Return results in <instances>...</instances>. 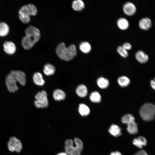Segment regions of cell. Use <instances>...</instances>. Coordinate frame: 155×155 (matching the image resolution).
<instances>
[{
	"instance_id": "obj_33",
	"label": "cell",
	"mask_w": 155,
	"mask_h": 155,
	"mask_svg": "<svg viewBox=\"0 0 155 155\" xmlns=\"http://www.w3.org/2000/svg\"><path fill=\"white\" fill-rule=\"evenodd\" d=\"M150 84L152 88L155 90V82L154 80H151L150 81Z\"/></svg>"
},
{
	"instance_id": "obj_9",
	"label": "cell",
	"mask_w": 155,
	"mask_h": 155,
	"mask_svg": "<svg viewBox=\"0 0 155 155\" xmlns=\"http://www.w3.org/2000/svg\"><path fill=\"white\" fill-rule=\"evenodd\" d=\"M123 11L124 13L129 16L133 15L136 11L135 5L132 3L128 2L125 3L123 7Z\"/></svg>"
},
{
	"instance_id": "obj_25",
	"label": "cell",
	"mask_w": 155,
	"mask_h": 155,
	"mask_svg": "<svg viewBox=\"0 0 155 155\" xmlns=\"http://www.w3.org/2000/svg\"><path fill=\"white\" fill-rule=\"evenodd\" d=\"M90 98L91 101L94 102H99L101 101V98L99 93L97 91H94L90 94Z\"/></svg>"
},
{
	"instance_id": "obj_19",
	"label": "cell",
	"mask_w": 155,
	"mask_h": 155,
	"mask_svg": "<svg viewBox=\"0 0 155 155\" xmlns=\"http://www.w3.org/2000/svg\"><path fill=\"white\" fill-rule=\"evenodd\" d=\"M72 7L73 9L75 11H81L84 8L85 5L82 1L75 0L73 1Z\"/></svg>"
},
{
	"instance_id": "obj_32",
	"label": "cell",
	"mask_w": 155,
	"mask_h": 155,
	"mask_svg": "<svg viewBox=\"0 0 155 155\" xmlns=\"http://www.w3.org/2000/svg\"><path fill=\"white\" fill-rule=\"evenodd\" d=\"M134 155H148L145 151L141 150L137 152Z\"/></svg>"
},
{
	"instance_id": "obj_22",
	"label": "cell",
	"mask_w": 155,
	"mask_h": 155,
	"mask_svg": "<svg viewBox=\"0 0 155 155\" xmlns=\"http://www.w3.org/2000/svg\"><path fill=\"white\" fill-rule=\"evenodd\" d=\"M79 111L82 116H86L89 115L90 109L89 107L84 104H81L79 105Z\"/></svg>"
},
{
	"instance_id": "obj_29",
	"label": "cell",
	"mask_w": 155,
	"mask_h": 155,
	"mask_svg": "<svg viewBox=\"0 0 155 155\" xmlns=\"http://www.w3.org/2000/svg\"><path fill=\"white\" fill-rule=\"evenodd\" d=\"M137 139L143 146H145L147 144V141L146 139L144 137L140 136H139Z\"/></svg>"
},
{
	"instance_id": "obj_8",
	"label": "cell",
	"mask_w": 155,
	"mask_h": 155,
	"mask_svg": "<svg viewBox=\"0 0 155 155\" xmlns=\"http://www.w3.org/2000/svg\"><path fill=\"white\" fill-rule=\"evenodd\" d=\"M9 150L12 152H20L22 150V144L20 140L15 137H10L7 143Z\"/></svg>"
},
{
	"instance_id": "obj_6",
	"label": "cell",
	"mask_w": 155,
	"mask_h": 155,
	"mask_svg": "<svg viewBox=\"0 0 155 155\" xmlns=\"http://www.w3.org/2000/svg\"><path fill=\"white\" fill-rule=\"evenodd\" d=\"M140 114L144 120L149 121L155 119V105L151 103L144 104L140 110Z\"/></svg>"
},
{
	"instance_id": "obj_28",
	"label": "cell",
	"mask_w": 155,
	"mask_h": 155,
	"mask_svg": "<svg viewBox=\"0 0 155 155\" xmlns=\"http://www.w3.org/2000/svg\"><path fill=\"white\" fill-rule=\"evenodd\" d=\"M117 51L118 53L123 57L126 58L128 55L127 51L124 49L121 46H119L118 47Z\"/></svg>"
},
{
	"instance_id": "obj_13",
	"label": "cell",
	"mask_w": 155,
	"mask_h": 155,
	"mask_svg": "<svg viewBox=\"0 0 155 155\" xmlns=\"http://www.w3.org/2000/svg\"><path fill=\"white\" fill-rule=\"evenodd\" d=\"M127 124V130L129 133L135 134L137 133L138 131L137 125L135 120L129 122Z\"/></svg>"
},
{
	"instance_id": "obj_2",
	"label": "cell",
	"mask_w": 155,
	"mask_h": 155,
	"mask_svg": "<svg viewBox=\"0 0 155 155\" xmlns=\"http://www.w3.org/2000/svg\"><path fill=\"white\" fill-rule=\"evenodd\" d=\"M18 82L22 85L26 84L25 75L24 73L20 71H12L6 78V84L8 90L13 92L18 90V88L16 85Z\"/></svg>"
},
{
	"instance_id": "obj_35",
	"label": "cell",
	"mask_w": 155,
	"mask_h": 155,
	"mask_svg": "<svg viewBox=\"0 0 155 155\" xmlns=\"http://www.w3.org/2000/svg\"><path fill=\"white\" fill-rule=\"evenodd\" d=\"M57 155H67V154L65 152H62L58 154Z\"/></svg>"
},
{
	"instance_id": "obj_34",
	"label": "cell",
	"mask_w": 155,
	"mask_h": 155,
	"mask_svg": "<svg viewBox=\"0 0 155 155\" xmlns=\"http://www.w3.org/2000/svg\"><path fill=\"white\" fill-rule=\"evenodd\" d=\"M110 155H122V154L119 152L116 151L112 152Z\"/></svg>"
},
{
	"instance_id": "obj_7",
	"label": "cell",
	"mask_w": 155,
	"mask_h": 155,
	"mask_svg": "<svg viewBox=\"0 0 155 155\" xmlns=\"http://www.w3.org/2000/svg\"><path fill=\"white\" fill-rule=\"evenodd\" d=\"M36 100L34 103L36 107L38 108H44L48 105L47 94L44 90L38 92L35 95Z\"/></svg>"
},
{
	"instance_id": "obj_12",
	"label": "cell",
	"mask_w": 155,
	"mask_h": 155,
	"mask_svg": "<svg viewBox=\"0 0 155 155\" xmlns=\"http://www.w3.org/2000/svg\"><path fill=\"white\" fill-rule=\"evenodd\" d=\"M135 57L137 61L141 63H144L148 61V55L142 50L137 51L135 54Z\"/></svg>"
},
{
	"instance_id": "obj_24",
	"label": "cell",
	"mask_w": 155,
	"mask_h": 155,
	"mask_svg": "<svg viewBox=\"0 0 155 155\" xmlns=\"http://www.w3.org/2000/svg\"><path fill=\"white\" fill-rule=\"evenodd\" d=\"M97 82L98 86L102 89L106 88L109 84L108 80L102 77L99 78L97 80Z\"/></svg>"
},
{
	"instance_id": "obj_27",
	"label": "cell",
	"mask_w": 155,
	"mask_h": 155,
	"mask_svg": "<svg viewBox=\"0 0 155 155\" xmlns=\"http://www.w3.org/2000/svg\"><path fill=\"white\" fill-rule=\"evenodd\" d=\"M135 120V118L132 115L128 114L123 116L121 119L123 123L127 124L129 122Z\"/></svg>"
},
{
	"instance_id": "obj_36",
	"label": "cell",
	"mask_w": 155,
	"mask_h": 155,
	"mask_svg": "<svg viewBox=\"0 0 155 155\" xmlns=\"http://www.w3.org/2000/svg\"><path fill=\"white\" fill-rule=\"evenodd\" d=\"M153 80H154V81L155 82V78H154V79Z\"/></svg>"
},
{
	"instance_id": "obj_30",
	"label": "cell",
	"mask_w": 155,
	"mask_h": 155,
	"mask_svg": "<svg viewBox=\"0 0 155 155\" xmlns=\"http://www.w3.org/2000/svg\"><path fill=\"white\" fill-rule=\"evenodd\" d=\"M133 144L139 148H142L143 146L141 144L137 138H135L133 139Z\"/></svg>"
},
{
	"instance_id": "obj_26",
	"label": "cell",
	"mask_w": 155,
	"mask_h": 155,
	"mask_svg": "<svg viewBox=\"0 0 155 155\" xmlns=\"http://www.w3.org/2000/svg\"><path fill=\"white\" fill-rule=\"evenodd\" d=\"M118 82L122 87L127 86L130 82L129 78L126 76H123L119 77L118 79Z\"/></svg>"
},
{
	"instance_id": "obj_23",
	"label": "cell",
	"mask_w": 155,
	"mask_h": 155,
	"mask_svg": "<svg viewBox=\"0 0 155 155\" xmlns=\"http://www.w3.org/2000/svg\"><path fill=\"white\" fill-rule=\"evenodd\" d=\"M9 31L7 24L3 22H0V36H4L7 35Z\"/></svg>"
},
{
	"instance_id": "obj_3",
	"label": "cell",
	"mask_w": 155,
	"mask_h": 155,
	"mask_svg": "<svg viewBox=\"0 0 155 155\" xmlns=\"http://www.w3.org/2000/svg\"><path fill=\"white\" fill-rule=\"evenodd\" d=\"M56 52L61 59L67 61L72 60L77 53L76 48L74 44H71L66 47L63 42H61L57 45Z\"/></svg>"
},
{
	"instance_id": "obj_20",
	"label": "cell",
	"mask_w": 155,
	"mask_h": 155,
	"mask_svg": "<svg viewBox=\"0 0 155 155\" xmlns=\"http://www.w3.org/2000/svg\"><path fill=\"white\" fill-rule=\"evenodd\" d=\"M79 48L82 53L87 54L90 52L92 47L91 45L89 42L86 41H84L81 42L80 44Z\"/></svg>"
},
{
	"instance_id": "obj_15",
	"label": "cell",
	"mask_w": 155,
	"mask_h": 155,
	"mask_svg": "<svg viewBox=\"0 0 155 155\" xmlns=\"http://www.w3.org/2000/svg\"><path fill=\"white\" fill-rule=\"evenodd\" d=\"M117 24L119 28L122 30L127 29L129 26L128 21L127 19L124 18H119L117 20Z\"/></svg>"
},
{
	"instance_id": "obj_10",
	"label": "cell",
	"mask_w": 155,
	"mask_h": 155,
	"mask_svg": "<svg viewBox=\"0 0 155 155\" xmlns=\"http://www.w3.org/2000/svg\"><path fill=\"white\" fill-rule=\"evenodd\" d=\"M152 22L149 18L146 17L142 18L139 22V28L142 30L147 31L149 30L152 26Z\"/></svg>"
},
{
	"instance_id": "obj_5",
	"label": "cell",
	"mask_w": 155,
	"mask_h": 155,
	"mask_svg": "<svg viewBox=\"0 0 155 155\" xmlns=\"http://www.w3.org/2000/svg\"><path fill=\"white\" fill-rule=\"evenodd\" d=\"M37 12V9L34 5L28 4L24 5L19 10V18L22 22L27 24L30 21V16H36Z\"/></svg>"
},
{
	"instance_id": "obj_4",
	"label": "cell",
	"mask_w": 155,
	"mask_h": 155,
	"mask_svg": "<svg viewBox=\"0 0 155 155\" xmlns=\"http://www.w3.org/2000/svg\"><path fill=\"white\" fill-rule=\"evenodd\" d=\"M75 145H73L72 140H66L65 142V152L67 155H80L83 148V144L80 139L75 138L74 139Z\"/></svg>"
},
{
	"instance_id": "obj_1",
	"label": "cell",
	"mask_w": 155,
	"mask_h": 155,
	"mask_svg": "<svg viewBox=\"0 0 155 155\" xmlns=\"http://www.w3.org/2000/svg\"><path fill=\"white\" fill-rule=\"evenodd\" d=\"M26 35L22 40V44L24 48L26 50L32 48L39 40L40 36L39 30L30 25L25 30Z\"/></svg>"
},
{
	"instance_id": "obj_31",
	"label": "cell",
	"mask_w": 155,
	"mask_h": 155,
	"mask_svg": "<svg viewBox=\"0 0 155 155\" xmlns=\"http://www.w3.org/2000/svg\"><path fill=\"white\" fill-rule=\"evenodd\" d=\"M122 46L127 51L130 50L132 47L131 45L129 43L127 42L123 43Z\"/></svg>"
},
{
	"instance_id": "obj_11",
	"label": "cell",
	"mask_w": 155,
	"mask_h": 155,
	"mask_svg": "<svg viewBox=\"0 0 155 155\" xmlns=\"http://www.w3.org/2000/svg\"><path fill=\"white\" fill-rule=\"evenodd\" d=\"M4 51L7 54L12 55L16 51V46L15 44L11 41H6L3 44Z\"/></svg>"
},
{
	"instance_id": "obj_18",
	"label": "cell",
	"mask_w": 155,
	"mask_h": 155,
	"mask_svg": "<svg viewBox=\"0 0 155 155\" xmlns=\"http://www.w3.org/2000/svg\"><path fill=\"white\" fill-rule=\"evenodd\" d=\"M53 96L54 99L56 101H60L64 100L66 95L65 93L62 90L57 89L53 92Z\"/></svg>"
},
{
	"instance_id": "obj_16",
	"label": "cell",
	"mask_w": 155,
	"mask_h": 155,
	"mask_svg": "<svg viewBox=\"0 0 155 155\" xmlns=\"http://www.w3.org/2000/svg\"><path fill=\"white\" fill-rule=\"evenodd\" d=\"M76 92L77 94L80 97H84L88 93V90L86 86L83 84L79 85L76 90Z\"/></svg>"
},
{
	"instance_id": "obj_17",
	"label": "cell",
	"mask_w": 155,
	"mask_h": 155,
	"mask_svg": "<svg viewBox=\"0 0 155 155\" xmlns=\"http://www.w3.org/2000/svg\"><path fill=\"white\" fill-rule=\"evenodd\" d=\"M33 80L36 84L39 86H43L45 83L42 75L39 72H36L34 74Z\"/></svg>"
},
{
	"instance_id": "obj_21",
	"label": "cell",
	"mask_w": 155,
	"mask_h": 155,
	"mask_svg": "<svg viewBox=\"0 0 155 155\" xmlns=\"http://www.w3.org/2000/svg\"><path fill=\"white\" fill-rule=\"evenodd\" d=\"M55 67L50 63L46 64L44 66L43 72L46 75H50L54 74L55 72Z\"/></svg>"
},
{
	"instance_id": "obj_14",
	"label": "cell",
	"mask_w": 155,
	"mask_h": 155,
	"mask_svg": "<svg viewBox=\"0 0 155 155\" xmlns=\"http://www.w3.org/2000/svg\"><path fill=\"white\" fill-rule=\"evenodd\" d=\"M108 132L112 135L115 137H118L122 134L121 129L117 125L112 124L108 130Z\"/></svg>"
}]
</instances>
